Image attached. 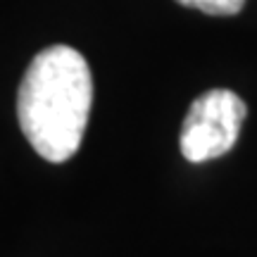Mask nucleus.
Segmentation results:
<instances>
[{
  "label": "nucleus",
  "instance_id": "f257e3e1",
  "mask_svg": "<svg viewBox=\"0 0 257 257\" xmlns=\"http://www.w3.org/2000/svg\"><path fill=\"white\" fill-rule=\"evenodd\" d=\"M91 102L93 76L81 53L69 46L43 48L19 83V126L38 155L60 165L81 146Z\"/></svg>",
  "mask_w": 257,
  "mask_h": 257
},
{
  "label": "nucleus",
  "instance_id": "f03ea898",
  "mask_svg": "<svg viewBox=\"0 0 257 257\" xmlns=\"http://www.w3.org/2000/svg\"><path fill=\"white\" fill-rule=\"evenodd\" d=\"M245 114L243 98L229 88H212L198 95L181 124V155L193 165L226 155L238 141Z\"/></svg>",
  "mask_w": 257,
  "mask_h": 257
},
{
  "label": "nucleus",
  "instance_id": "7ed1b4c3",
  "mask_svg": "<svg viewBox=\"0 0 257 257\" xmlns=\"http://www.w3.org/2000/svg\"><path fill=\"white\" fill-rule=\"evenodd\" d=\"M179 5L184 8L200 10L205 15H214V17H231V15H238L245 0H176Z\"/></svg>",
  "mask_w": 257,
  "mask_h": 257
}]
</instances>
